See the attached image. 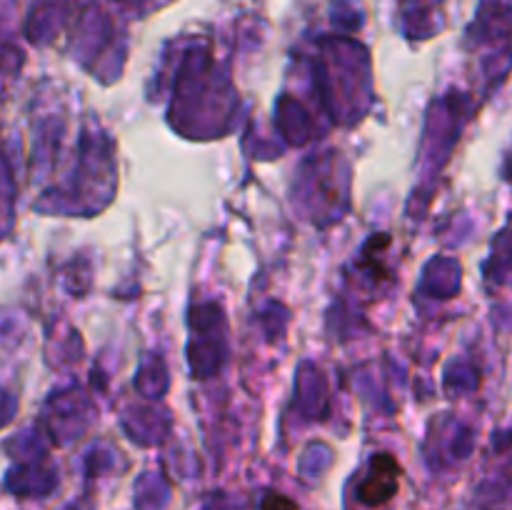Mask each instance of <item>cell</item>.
Wrapping results in <instances>:
<instances>
[{
	"mask_svg": "<svg viewBox=\"0 0 512 510\" xmlns=\"http://www.w3.org/2000/svg\"><path fill=\"white\" fill-rule=\"evenodd\" d=\"M263 510H295V503H290V500L283 498V495L273 493V495H268V498H265Z\"/></svg>",
	"mask_w": 512,
	"mask_h": 510,
	"instance_id": "obj_2",
	"label": "cell"
},
{
	"mask_svg": "<svg viewBox=\"0 0 512 510\" xmlns=\"http://www.w3.org/2000/svg\"><path fill=\"white\" fill-rule=\"evenodd\" d=\"M400 483V465L393 455L380 453L370 460V470L358 485V498L370 508H380V505L390 503L398 493Z\"/></svg>",
	"mask_w": 512,
	"mask_h": 510,
	"instance_id": "obj_1",
	"label": "cell"
}]
</instances>
